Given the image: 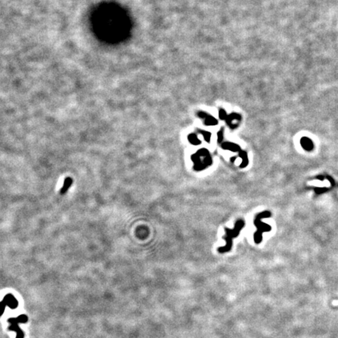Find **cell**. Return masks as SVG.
<instances>
[{
    "label": "cell",
    "mask_w": 338,
    "mask_h": 338,
    "mask_svg": "<svg viewBox=\"0 0 338 338\" xmlns=\"http://www.w3.org/2000/svg\"><path fill=\"white\" fill-rule=\"evenodd\" d=\"M197 115L204 120L205 125H209V126L217 125L218 123L217 120H216L214 117H212V116H211L210 114H208V113H205V112H203V111L198 112Z\"/></svg>",
    "instance_id": "6da1fadb"
},
{
    "label": "cell",
    "mask_w": 338,
    "mask_h": 338,
    "mask_svg": "<svg viewBox=\"0 0 338 338\" xmlns=\"http://www.w3.org/2000/svg\"><path fill=\"white\" fill-rule=\"evenodd\" d=\"M240 119H241V116H240L239 113H231V114H229V115H228V117H227L225 121H226V123L228 124V125H229L230 128L234 129V128H236V125H235L234 124H233V122H234V121H240Z\"/></svg>",
    "instance_id": "7a4b0ae2"
},
{
    "label": "cell",
    "mask_w": 338,
    "mask_h": 338,
    "mask_svg": "<svg viewBox=\"0 0 338 338\" xmlns=\"http://www.w3.org/2000/svg\"><path fill=\"white\" fill-rule=\"evenodd\" d=\"M72 183H73V179H72L71 178V177L66 178V179H64V182L63 187L61 188V191H60L61 195H64L65 193L69 190V189H70Z\"/></svg>",
    "instance_id": "3957f363"
},
{
    "label": "cell",
    "mask_w": 338,
    "mask_h": 338,
    "mask_svg": "<svg viewBox=\"0 0 338 338\" xmlns=\"http://www.w3.org/2000/svg\"><path fill=\"white\" fill-rule=\"evenodd\" d=\"M300 143H301V145H302L303 147L306 149H311L312 148V146H313L312 141L308 138H306V137H304L301 139Z\"/></svg>",
    "instance_id": "277c9868"
},
{
    "label": "cell",
    "mask_w": 338,
    "mask_h": 338,
    "mask_svg": "<svg viewBox=\"0 0 338 338\" xmlns=\"http://www.w3.org/2000/svg\"><path fill=\"white\" fill-rule=\"evenodd\" d=\"M223 148L225 149H229L232 150V151H239L238 149H240V147L236 145L234 143H226L223 144Z\"/></svg>",
    "instance_id": "5b68a950"
},
{
    "label": "cell",
    "mask_w": 338,
    "mask_h": 338,
    "mask_svg": "<svg viewBox=\"0 0 338 338\" xmlns=\"http://www.w3.org/2000/svg\"><path fill=\"white\" fill-rule=\"evenodd\" d=\"M189 141H190V143H192L194 144V145H198V144L200 143V140L197 139V137L196 136V135H194V134L189 135Z\"/></svg>",
    "instance_id": "8992f818"
},
{
    "label": "cell",
    "mask_w": 338,
    "mask_h": 338,
    "mask_svg": "<svg viewBox=\"0 0 338 338\" xmlns=\"http://www.w3.org/2000/svg\"><path fill=\"white\" fill-rule=\"evenodd\" d=\"M199 132L203 135V136L204 137V139L208 141V142H210V139H211V133L210 132L203 130H199Z\"/></svg>",
    "instance_id": "52a82bcc"
},
{
    "label": "cell",
    "mask_w": 338,
    "mask_h": 338,
    "mask_svg": "<svg viewBox=\"0 0 338 338\" xmlns=\"http://www.w3.org/2000/svg\"><path fill=\"white\" fill-rule=\"evenodd\" d=\"M218 115H219V117H220L222 120H226L227 117H228V115H227V113H226V111H225V110H223V109H221L220 110H219Z\"/></svg>",
    "instance_id": "ba28073f"
},
{
    "label": "cell",
    "mask_w": 338,
    "mask_h": 338,
    "mask_svg": "<svg viewBox=\"0 0 338 338\" xmlns=\"http://www.w3.org/2000/svg\"><path fill=\"white\" fill-rule=\"evenodd\" d=\"M223 130L222 129H221L220 131H218V142H221L222 139V137H223Z\"/></svg>",
    "instance_id": "9c48e42d"
}]
</instances>
